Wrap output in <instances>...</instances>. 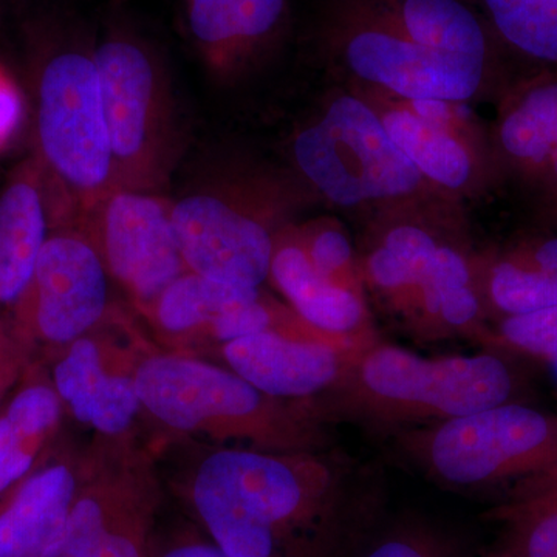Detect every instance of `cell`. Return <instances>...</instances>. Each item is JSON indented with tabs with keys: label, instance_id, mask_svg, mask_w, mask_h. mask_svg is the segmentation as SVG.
I'll return each instance as SVG.
<instances>
[{
	"label": "cell",
	"instance_id": "obj_1",
	"mask_svg": "<svg viewBox=\"0 0 557 557\" xmlns=\"http://www.w3.org/2000/svg\"><path fill=\"white\" fill-rule=\"evenodd\" d=\"M175 493L209 541L234 557H339L354 536L351 469L327 450L209 446Z\"/></svg>",
	"mask_w": 557,
	"mask_h": 557
},
{
	"label": "cell",
	"instance_id": "obj_8",
	"mask_svg": "<svg viewBox=\"0 0 557 557\" xmlns=\"http://www.w3.org/2000/svg\"><path fill=\"white\" fill-rule=\"evenodd\" d=\"M395 437L403 454L429 479L453 490H512L557 469L556 413L520 401L409 429Z\"/></svg>",
	"mask_w": 557,
	"mask_h": 557
},
{
	"label": "cell",
	"instance_id": "obj_14",
	"mask_svg": "<svg viewBox=\"0 0 557 557\" xmlns=\"http://www.w3.org/2000/svg\"><path fill=\"white\" fill-rule=\"evenodd\" d=\"M156 346L120 309L46 362L67 416L106 437L132 434L143 408L137 372Z\"/></svg>",
	"mask_w": 557,
	"mask_h": 557
},
{
	"label": "cell",
	"instance_id": "obj_11",
	"mask_svg": "<svg viewBox=\"0 0 557 557\" xmlns=\"http://www.w3.org/2000/svg\"><path fill=\"white\" fill-rule=\"evenodd\" d=\"M112 285L78 223H57L7 327L28 358L50 361L120 309L112 299Z\"/></svg>",
	"mask_w": 557,
	"mask_h": 557
},
{
	"label": "cell",
	"instance_id": "obj_30",
	"mask_svg": "<svg viewBox=\"0 0 557 557\" xmlns=\"http://www.w3.org/2000/svg\"><path fill=\"white\" fill-rule=\"evenodd\" d=\"M490 329L485 348L552 364L557 361V306L525 317L502 319Z\"/></svg>",
	"mask_w": 557,
	"mask_h": 557
},
{
	"label": "cell",
	"instance_id": "obj_10",
	"mask_svg": "<svg viewBox=\"0 0 557 557\" xmlns=\"http://www.w3.org/2000/svg\"><path fill=\"white\" fill-rule=\"evenodd\" d=\"M322 46L348 84L412 98L468 102L485 97L498 69L417 46L380 22L332 2L322 22Z\"/></svg>",
	"mask_w": 557,
	"mask_h": 557
},
{
	"label": "cell",
	"instance_id": "obj_7",
	"mask_svg": "<svg viewBox=\"0 0 557 557\" xmlns=\"http://www.w3.org/2000/svg\"><path fill=\"white\" fill-rule=\"evenodd\" d=\"M115 186L161 193L180 157L170 75L159 50L124 22H112L95 44Z\"/></svg>",
	"mask_w": 557,
	"mask_h": 557
},
{
	"label": "cell",
	"instance_id": "obj_18",
	"mask_svg": "<svg viewBox=\"0 0 557 557\" xmlns=\"http://www.w3.org/2000/svg\"><path fill=\"white\" fill-rule=\"evenodd\" d=\"M188 38L220 81H236L258 67L277 46L289 0H185Z\"/></svg>",
	"mask_w": 557,
	"mask_h": 557
},
{
	"label": "cell",
	"instance_id": "obj_23",
	"mask_svg": "<svg viewBox=\"0 0 557 557\" xmlns=\"http://www.w3.org/2000/svg\"><path fill=\"white\" fill-rule=\"evenodd\" d=\"M51 230L49 186L35 156L25 157L0 186V319L27 292Z\"/></svg>",
	"mask_w": 557,
	"mask_h": 557
},
{
	"label": "cell",
	"instance_id": "obj_33",
	"mask_svg": "<svg viewBox=\"0 0 557 557\" xmlns=\"http://www.w3.org/2000/svg\"><path fill=\"white\" fill-rule=\"evenodd\" d=\"M30 358L11 336L5 322L0 319V403L14 386Z\"/></svg>",
	"mask_w": 557,
	"mask_h": 557
},
{
	"label": "cell",
	"instance_id": "obj_15",
	"mask_svg": "<svg viewBox=\"0 0 557 557\" xmlns=\"http://www.w3.org/2000/svg\"><path fill=\"white\" fill-rule=\"evenodd\" d=\"M75 222L137 313L189 271L175 236L172 197L113 186Z\"/></svg>",
	"mask_w": 557,
	"mask_h": 557
},
{
	"label": "cell",
	"instance_id": "obj_13",
	"mask_svg": "<svg viewBox=\"0 0 557 557\" xmlns=\"http://www.w3.org/2000/svg\"><path fill=\"white\" fill-rule=\"evenodd\" d=\"M379 113L395 145L450 199L482 196L500 177L490 132L463 102L412 100L348 84Z\"/></svg>",
	"mask_w": 557,
	"mask_h": 557
},
{
	"label": "cell",
	"instance_id": "obj_36",
	"mask_svg": "<svg viewBox=\"0 0 557 557\" xmlns=\"http://www.w3.org/2000/svg\"><path fill=\"white\" fill-rule=\"evenodd\" d=\"M36 2H40V0H0V7H9L17 13V11L24 10L25 7L33 5Z\"/></svg>",
	"mask_w": 557,
	"mask_h": 557
},
{
	"label": "cell",
	"instance_id": "obj_22",
	"mask_svg": "<svg viewBox=\"0 0 557 557\" xmlns=\"http://www.w3.org/2000/svg\"><path fill=\"white\" fill-rule=\"evenodd\" d=\"M278 234L271 258L269 284L300 318L321 332L359 344L381 339L373 325L368 296L322 277L311 265L295 230Z\"/></svg>",
	"mask_w": 557,
	"mask_h": 557
},
{
	"label": "cell",
	"instance_id": "obj_31",
	"mask_svg": "<svg viewBox=\"0 0 557 557\" xmlns=\"http://www.w3.org/2000/svg\"><path fill=\"white\" fill-rule=\"evenodd\" d=\"M350 557H456L445 539L416 522L392 523L357 539Z\"/></svg>",
	"mask_w": 557,
	"mask_h": 557
},
{
	"label": "cell",
	"instance_id": "obj_2",
	"mask_svg": "<svg viewBox=\"0 0 557 557\" xmlns=\"http://www.w3.org/2000/svg\"><path fill=\"white\" fill-rule=\"evenodd\" d=\"M17 14L30 89L32 153L49 186L51 226L75 222L115 186L97 40L79 21L42 2Z\"/></svg>",
	"mask_w": 557,
	"mask_h": 557
},
{
	"label": "cell",
	"instance_id": "obj_25",
	"mask_svg": "<svg viewBox=\"0 0 557 557\" xmlns=\"http://www.w3.org/2000/svg\"><path fill=\"white\" fill-rule=\"evenodd\" d=\"M78 450L61 445L0 498V557H44L67 519L79 468Z\"/></svg>",
	"mask_w": 557,
	"mask_h": 557
},
{
	"label": "cell",
	"instance_id": "obj_29",
	"mask_svg": "<svg viewBox=\"0 0 557 557\" xmlns=\"http://www.w3.org/2000/svg\"><path fill=\"white\" fill-rule=\"evenodd\" d=\"M295 230L311 265L322 277L366 295L357 247L338 219L317 218L296 222Z\"/></svg>",
	"mask_w": 557,
	"mask_h": 557
},
{
	"label": "cell",
	"instance_id": "obj_17",
	"mask_svg": "<svg viewBox=\"0 0 557 557\" xmlns=\"http://www.w3.org/2000/svg\"><path fill=\"white\" fill-rule=\"evenodd\" d=\"M366 346L260 333L231 341L201 358L225 366L270 397L310 406L338 384Z\"/></svg>",
	"mask_w": 557,
	"mask_h": 557
},
{
	"label": "cell",
	"instance_id": "obj_9",
	"mask_svg": "<svg viewBox=\"0 0 557 557\" xmlns=\"http://www.w3.org/2000/svg\"><path fill=\"white\" fill-rule=\"evenodd\" d=\"M164 500L156 457L135 437L95 434L67 519L44 557H153Z\"/></svg>",
	"mask_w": 557,
	"mask_h": 557
},
{
	"label": "cell",
	"instance_id": "obj_12",
	"mask_svg": "<svg viewBox=\"0 0 557 557\" xmlns=\"http://www.w3.org/2000/svg\"><path fill=\"white\" fill-rule=\"evenodd\" d=\"M138 314L157 347L199 358L231 341L260 333L355 343L313 327L263 287L228 284L193 271L175 278Z\"/></svg>",
	"mask_w": 557,
	"mask_h": 557
},
{
	"label": "cell",
	"instance_id": "obj_28",
	"mask_svg": "<svg viewBox=\"0 0 557 557\" xmlns=\"http://www.w3.org/2000/svg\"><path fill=\"white\" fill-rule=\"evenodd\" d=\"M493 516L505 528L504 552L508 555L557 557L556 494H512L494 509Z\"/></svg>",
	"mask_w": 557,
	"mask_h": 557
},
{
	"label": "cell",
	"instance_id": "obj_6",
	"mask_svg": "<svg viewBox=\"0 0 557 557\" xmlns=\"http://www.w3.org/2000/svg\"><path fill=\"white\" fill-rule=\"evenodd\" d=\"M293 172L318 200L369 222L399 211L460 212L395 145L358 91L335 90L296 127Z\"/></svg>",
	"mask_w": 557,
	"mask_h": 557
},
{
	"label": "cell",
	"instance_id": "obj_35",
	"mask_svg": "<svg viewBox=\"0 0 557 557\" xmlns=\"http://www.w3.org/2000/svg\"><path fill=\"white\" fill-rule=\"evenodd\" d=\"M522 493H549L557 496V469L556 471L548 472V474L541 475V478L520 483V485L509 491L508 496Z\"/></svg>",
	"mask_w": 557,
	"mask_h": 557
},
{
	"label": "cell",
	"instance_id": "obj_24",
	"mask_svg": "<svg viewBox=\"0 0 557 557\" xmlns=\"http://www.w3.org/2000/svg\"><path fill=\"white\" fill-rule=\"evenodd\" d=\"M65 416L46 362L30 359L0 403V498L49 460Z\"/></svg>",
	"mask_w": 557,
	"mask_h": 557
},
{
	"label": "cell",
	"instance_id": "obj_19",
	"mask_svg": "<svg viewBox=\"0 0 557 557\" xmlns=\"http://www.w3.org/2000/svg\"><path fill=\"white\" fill-rule=\"evenodd\" d=\"M418 341L469 338L486 346L490 321L480 298L474 252L467 233L456 231L440 244L413 299L406 324Z\"/></svg>",
	"mask_w": 557,
	"mask_h": 557
},
{
	"label": "cell",
	"instance_id": "obj_5",
	"mask_svg": "<svg viewBox=\"0 0 557 557\" xmlns=\"http://www.w3.org/2000/svg\"><path fill=\"white\" fill-rule=\"evenodd\" d=\"M317 197L292 171L234 157L172 197V222L186 267L228 284H269L278 234Z\"/></svg>",
	"mask_w": 557,
	"mask_h": 557
},
{
	"label": "cell",
	"instance_id": "obj_3",
	"mask_svg": "<svg viewBox=\"0 0 557 557\" xmlns=\"http://www.w3.org/2000/svg\"><path fill=\"white\" fill-rule=\"evenodd\" d=\"M509 357L486 348L428 358L379 339L361 348L338 384L310 408L327 424L354 421L397 435L518 401L519 376Z\"/></svg>",
	"mask_w": 557,
	"mask_h": 557
},
{
	"label": "cell",
	"instance_id": "obj_4",
	"mask_svg": "<svg viewBox=\"0 0 557 557\" xmlns=\"http://www.w3.org/2000/svg\"><path fill=\"white\" fill-rule=\"evenodd\" d=\"M143 413L170 434L220 448L322 453L329 424L306 403L263 394L233 370L153 346L137 372Z\"/></svg>",
	"mask_w": 557,
	"mask_h": 557
},
{
	"label": "cell",
	"instance_id": "obj_39",
	"mask_svg": "<svg viewBox=\"0 0 557 557\" xmlns=\"http://www.w3.org/2000/svg\"><path fill=\"white\" fill-rule=\"evenodd\" d=\"M553 366H555V368H556V370H557V361H556V362H555V364H553Z\"/></svg>",
	"mask_w": 557,
	"mask_h": 557
},
{
	"label": "cell",
	"instance_id": "obj_16",
	"mask_svg": "<svg viewBox=\"0 0 557 557\" xmlns=\"http://www.w3.org/2000/svg\"><path fill=\"white\" fill-rule=\"evenodd\" d=\"M463 230L460 212L399 211L369 220L357 247L366 295L405 325L440 244Z\"/></svg>",
	"mask_w": 557,
	"mask_h": 557
},
{
	"label": "cell",
	"instance_id": "obj_37",
	"mask_svg": "<svg viewBox=\"0 0 557 557\" xmlns=\"http://www.w3.org/2000/svg\"><path fill=\"white\" fill-rule=\"evenodd\" d=\"M549 209H552L553 215H555V219L557 220V203L552 205V207H549Z\"/></svg>",
	"mask_w": 557,
	"mask_h": 557
},
{
	"label": "cell",
	"instance_id": "obj_34",
	"mask_svg": "<svg viewBox=\"0 0 557 557\" xmlns=\"http://www.w3.org/2000/svg\"><path fill=\"white\" fill-rule=\"evenodd\" d=\"M153 557H234L225 549L219 547L208 537L194 536V534H180L178 537L161 544L157 541Z\"/></svg>",
	"mask_w": 557,
	"mask_h": 557
},
{
	"label": "cell",
	"instance_id": "obj_27",
	"mask_svg": "<svg viewBox=\"0 0 557 557\" xmlns=\"http://www.w3.org/2000/svg\"><path fill=\"white\" fill-rule=\"evenodd\" d=\"M502 51L557 70V0H478Z\"/></svg>",
	"mask_w": 557,
	"mask_h": 557
},
{
	"label": "cell",
	"instance_id": "obj_26",
	"mask_svg": "<svg viewBox=\"0 0 557 557\" xmlns=\"http://www.w3.org/2000/svg\"><path fill=\"white\" fill-rule=\"evenodd\" d=\"M474 273L490 325L557 306V277L516 259L505 248L474 252Z\"/></svg>",
	"mask_w": 557,
	"mask_h": 557
},
{
	"label": "cell",
	"instance_id": "obj_38",
	"mask_svg": "<svg viewBox=\"0 0 557 557\" xmlns=\"http://www.w3.org/2000/svg\"><path fill=\"white\" fill-rule=\"evenodd\" d=\"M494 557H515V556H511V555H508V553L502 552L500 555H497Z\"/></svg>",
	"mask_w": 557,
	"mask_h": 557
},
{
	"label": "cell",
	"instance_id": "obj_21",
	"mask_svg": "<svg viewBox=\"0 0 557 557\" xmlns=\"http://www.w3.org/2000/svg\"><path fill=\"white\" fill-rule=\"evenodd\" d=\"M336 5L386 25L424 47L449 57L500 67L502 49L471 0H333Z\"/></svg>",
	"mask_w": 557,
	"mask_h": 557
},
{
	"label": "cell",
	"instance_id": "obj_32",
	"mask_svg": "<svg viewBox=\"0 0 557 557\" xmlns=\"http://www.w3.org/2000/svg\"><path fill=\"white\" fill-rule=\"evenodd\" d=\"M504 248L516 259L557 277V234L523 237Z\"/></svg>",
	"mask_w": 557,
	"mask_h": 557
},
{
	"label": "cell",
	"instance_id": "obj_20",
	"mask_svg": "<svg viewBox=\"0 0 557 557\" xmlns=\"http://www.w3.org/2000/svg\"><path fill=\"white\" fill-rule=\"evenodd\" d=\"M490 139L500 174L534 189L557 150V70L530 69L509 81Z\"/></svg>",
	"mask_w": 557,
	"mask_h": 557
}]
</instances>
